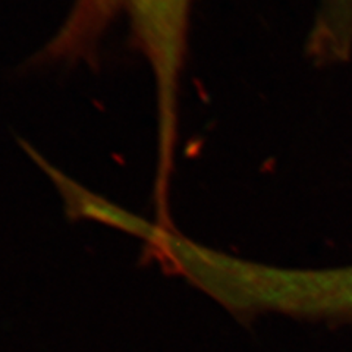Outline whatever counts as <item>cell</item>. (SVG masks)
Segmentation results:
<instances>
[{
  "label": "cell",
  "instance_id": "2",
  "mask_svg": "<svg viewBox=\"0 0 352 352\" xmlns=\"http://www.w3.org/2000/svg\"><path fill=\"white\" fill-rule=\"evenodd\" d=\"M219 292L222 304L238 316L352 324V264L301 269L230 257L220 273Z\"/></svg>",
  "mask_w": 352,
  "mask_h": 352
},
{
  "label": "cell",
  "instance_id": "1",
  "mask_svg": "<svg viewBox=\"0 0 352 352\" xmlns=\"http://www.w3.org/2000/svg\"><path fill=\"white\" fill-rule=\"evenodd\" d=\"M194 0H75L68 18L43 52L47 62H82L118 16H126L134 46L146 58L156 87L157 132L178 134L181 75Z\"/></svg>",
  "mask_w": 352,
  "mask_h": 352
},
{
  "label": "cell",
  "instance_id": "3",
  "mask_svg": "<svg viewBox=\"0 0 352 352\" xmlns=\"http://www.w3.org/2000/svg\"><path fill=\"white\" fill-rule=\"evenodd\" d=\"M308 50L318 60L339 62L352 50V0H320Z\"/></svg>",
  "mask_w": 352,
  "mask_h": 352
}]
</instances>
